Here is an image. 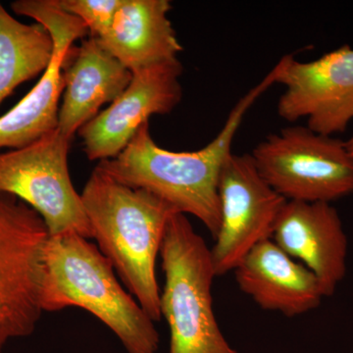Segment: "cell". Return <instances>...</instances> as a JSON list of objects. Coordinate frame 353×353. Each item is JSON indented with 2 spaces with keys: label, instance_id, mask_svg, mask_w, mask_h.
<instances>
[{
  "label": "cell",
  "instance_id": "1",
  "mask_svg": "<svg viewBox=\"0 0 353 353\" xmlns=\"http://www.w3.org/2000/svg\"><path fill=\"white\" fill-rule=\"evenodd\" d=\"M274 83L271 70L236 102L219 134L201 150L175 152L160 148L153 141L148 122L118 157L99 162L95 168L123 185L150 192L178 213L194 216L215 239L220 227L223 167L233 153L232 145L245 114Z\"/></svg>",
  "mask_w": 353,
  "mask_h": 353
},
{
  "label": "cell",
  "instance_id": "2",
  "mask_svg": "<svg viewBox=\"0 0 353 353\" xmlns=\"http://www.w3.org/2000/svg\"><path fill=\"white\" fill-rule=\"evenodd\" d=\"M92 239L152 318L160 321L155 264L175 209L143 190L132 189L94 168L82 194Z\"/></svg>",
  "mask_w": 353,
  "mask_h": 353
},
{
  "label": "cell",
  "instance_id": "3",
  "mask_svg": "<svg viewBox=\"0 0 353 353\" xmlns=\"http://www.w3.org/2000/svg\"><path fill=\"white\" fill-rule=\"evenodd\" d=\"M43 262V312L85 309L116 334L128 353L157 352L154 321L121 287L112 264L97 245L75 233L50 236Z\"/></svg>",
  "mask_w": 353,
  "mask_h": 353
},
{
  "label": "cell",
  "instance_id": "4",
  "mask_svg": "<svg viewBox=\"0 0 353 353\" xmlns=\"http://www.w3.org/2000/svg\"><path fill=\"white\" fill-rule=\"evenodd\" d=\"M165 275L160 313L170 330V353H238L213 310L211 250L187 216L172 215L160 248Z\"/></svg>",
  "mask_w": 353,
  "mask_h": 353
},
{
  "label": "cell",
  "instance_id": "5",
  "mask_svg": "<svg viewBox=\"0 0 353 353\" xmlns=\"http://www.w3.org/2000/svg\"><path fill=\"white\" fill-rule=\"evenodd\" d=\"M250 155L262 178L287 201L332 203L353 194V159L345 141L334 137L287 127Z\"/></svg>",
  "mask_w": 353,
  "mask_h": 353
},
{
  "label": "cell",
  "instance_id": "6",
  "mask_svg": "<svg viewBox=\"0 0 353 353\" xmlns=\"http://www.w3.org/2000/svg\"><path fill=\"white\" fill-rule=\"evenodd\" d=\"M48 239L37 211L0 192V353L9 341L31 336L41 320Z\"/></svg>",
  "mask_w": 353,
  "mask_h": 353
},
{
  "label": "cell",
  "instance_id": "7",
  "mask_svg": "<svg viewBox=\"0 0 353 353\" xmlns=\"http://www.w3.org/2000/svg\"><path fill=\"white\" fill-rule=\"evenodd\" d=\"M70 146L71 139L55 129L29 145L0 153V192L37 211L50 236L75 233L92 240L82 196L69 173Z\"/></svg>",
  "mask_w": 353,
  "mask_h": 353
},
{
  "label": "cell",
  "instance_id": "8",
  "mask_svg": "<svg viewBox=\"0 0 353 353\" xmlns=\"http://www.w3.org/2000/svg\"><path fill=\"white\" fill-rule=\"evenodd\" d=\"M285 88L278 114L289 122L306 120L318 134H343L353 120V48L343 46L313 61L285 55L273 67Z\"/></svg>",
  "mask_w": 353,
  "mask_h": 353
},
{
  "label": "cell",
  "instance_id": "9",
  "mask_svg": "<svg viewBox=\"0 0 353 353\" xmlns=\"http://www.w3.org/2000/svg\"><path fill=\"white\" fill-rule=\"evenodd\" d=\"M220 227L210 248L216 276L234 271L255 245L272 238L285 199L257 171L250 154L232 153L219 182Z\"/></svg>",
  "mask_w": 353,
  "mask_h": 353
},
{
  "label": "cell",
  "instance_id": "10",
  "mask_svg": "<svg viewBox=\"0 0 353 353\" xmlns=\"http://www.w3.org/2000/svg\"><path fill=\"white\" fill-rule=\"evenodd\" d=\"M182 74L178 58L132 72L123 94L79 130L88 159L118 157L152 116L171 113L182 101Z\"/></svg>",
  "mask_w": 353,
  "mask_h": 353
},
{
  "label": "cell",
  "instance_id": "11",
  "mask_svg": "<svg viewBox=\"0 0 353 353\" xmlns=\"http://www.w3.org/2000/svg\"><path fill=\"white\" fill-rule=\"evenodd\" d=\"M38 22L52 39V60L29 94L0 116V150L24 148L57 129L59 101L64 90L65 58L77 39L90 34L82 20L57 6L43 7Z\"/></svg>",
  "mask_w": 353,
  "mask_h": 353
},
{
  "label": "cell",
  "instance_id": "12",
  "mask_svg": "<svg viewBox=\"0 0 353 353\" xmlns=\"http://www.w3.org/2000/svg\"><path fill=\"white\" fill-rule=\"evenodd\" d=\"M290 257L301 259L333 296L347 274L348 241L336 209L327 202L287 201L272 233Z\"/></svg>",
  "mask_w": 353,
  "mask_h": 353
},
{
  "label": "cell",
  "instance_id": "13",
  "mask_svg": "<svg viewBox=\"0 0 353 353\" xmlns=\"http://www.w3.org/2000/svg\"><path fill=\"white\" fill-rule=\"evenodd\" d=\"M234 272L241 292L257 305L287 317L317 308L325 297L314 274L294 261L271 239L255 245Z\"/></svg>",
  "mask_w": 353,
  "mask_h": 353
},
{
  "label": "cell",
  "instance_id": "14",
  "mask_svg": "<svg viewBox=\"0 0 353 353\" xmlns=\"http://www.w3.org/2000/svg\"><path fill=\"white\" fill-rule=\"evenodd\" d=\"M132 73L90 37L79 48H72L63 65V101L58 112L57 130L73 138L99 114L104 104L112 103L126 90Z\"/></svg>",
  "mask_w": 353,
  "mask_h": 353
},
{
  "label": "cell",
  "instance_id": "15",
  "mask_svg": "<svg viewBox=\"0 0 353 353\" xmlns=\"http://www.w3.org/2000/svg\"><path fill=\"white\" fill-rule=\"evenodd\" d=\"M168 0H122L108 31L99 39L130 71L178 58L183 50L169 20Z\"/></svg>",
  "mask_w": 353,
  "mask_h": 353
},
{
  "label": "cell",
  "instance_id": "16",
  "mask_svg": "<svg viewBox=\"0 0 353 353\" xmlns=\"http://www.w3.org/2000/svg\"><path fill=\"white\" fill-rule=\"evenodd\" d=\"M53 51L43 26L16 20L0 2V105L20 85L48 70Z\"/></svg>",
  "mask_w": 353,
  "mask_h": 353
},
{
  "label": "cell",
  "instance_id": "17",
  "mask_svg": "<svg viewBox=\"0 0 353 353\" xmlns=\"http://www.w3.org/2000/svg\"><path fill=\"white\" fill-rule=\"evenodd\" d=\"M64 11L87 26L90 36L99 38L110 27L122 0H57Z\"/></svg>",
  "mask_w": 353,
  "mask_h": 353
},
{
  "label": "cell",
  "instance_id": "18",
  "mask_svg": "<svg viewBox=\"0 0 353 353\" xmlns=\"http://www.w3.org/2000/svg\"><path fill=\"white\" fill-rule=\"evenodd\" d=\"M345 146H347V150L348 153H350V157L353 159V134L350 137L348 141H345Z\"/></svg>",
  "mask_w": 353,
  "mask_h": 353
}]
</instances>
